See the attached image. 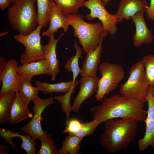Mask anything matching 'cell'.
<instances>
[{"mask_svg":"<svg viewBox=\"0 0 154 154\" xmlns=\"http://www.w3.org/2000/svg\"><path fill=\"white\" fill-rule=\"evenodd\" d=\"M100 104L91 108L93 119L101 123L110 119L132 118L140 122H145L147 110L144 109L145 102L127 98L118 94L109 98L105 96Z\"/></svg>","mask_w":154,"mask_h":154,"instance_id":"6da1fadb","label":"cell"},{"mask_svg":"<svg viewBox=\"0 0 154 154\" xmlns=\"http://www.w3.org/2000/svg\"><path fill=\"white\" fill-rule=\"evenodd\" d=\"M137 120L132 118L110 119L105 121V128L100 142L108 152L114 153L127 148L137 133Z\"/></svg>","mask_w":154,"mask_h":154,"instance_id":"7a4b0ae2","label":"cell"},{"mask_svg":"<svg viewBox=\"0 0 154 154\" xmlns=\"http://www.w3.org/2000/svg\"><path fill=\"white\" fill-rule=\"evenodd\" d=\"M70 25L74 29V36L78 39L82 49L86 54L96 49L108 33L102 23H89L84 20L81 14H70L67 15Z\"/></svg>","mask_w":154,"mask_h":154,"instance_id":"3957f363","label":"cell"},{"mask_svg":"<svg viewBox=\"0 0 154 154\" xmlns=\"http://www.w3.org/2000/svg\"><path fill=\"white\" fill-rule=\"evenodd\" d=\"M36 0H15L9 7L7 17L11 28L23 35L35 30L39 24Z\"/></svg>","mask_w":154,"mask_h":154,"instance_id":"277c9868","label":"cell"},{"mask_svg":"<svg viewBox=\"0 0 154 154\" xmlns=\"http://www.w3.org/2000/svg\"><path fill=\"white\" fill-rule=\"evenodd\" d=\"M127 80L119 87L121 95L131 99L146 102L149 85L142 60L133 64Z\"/></svg>","mask_w":154,"mask_h":154,"instance_id":"5b68a950","label":"cell"},{"mask_svg":"<svg viewBox=\"0 0 154 154\" xmlns=\"http://www.w3.org/2000/svg\"><path fill=\"white\" fill-rule=\"evenodd\" d=\"M98 69L101 76L95 98L96 101H102L105 95L113 91L123 79L125 72L121 65L106 62L100 64Z\"/></svg>","mask_w":154,"mask_h":154,"instance_id":"8992f818","label":"cell"},{"mask_svg":"<svg viewBox=\"0 0 154 154\" xmlns=\"http://www.w3.org/2000/svg\"><path fill=\"white\" fill-rule=\"evenodd\" d=\"M42 27V25L38 24L35 30L28 34L23 35L19 33L14 36L15 40L25 48L21 56L22 64L45 58L40 35Z\"/></svg>","mask_w":154,"mask_h":154,"instance_id":"52a82bcc","label":"cell"},{"mask_svg":"<svg viewBox=\"0 0 154 154\" xmlns=\"http://www.w3.org/2000/svg\"><path fill=\"white\" fill-rule=\"evenodd\" d=\"M54 99L52 97L44 99L38 97L33 100L34 115L30 121L21 127L20 130L29 134L35 140L46 134V131H43L41 127V121L43 119L41 115L46 108L54 103Z\"/></svg>","mask_w":154,"mask_h":154,"instance_id":"ba28073f","label":"cell"},{"mask_svg":"<svg viewBox=\"0 0 154 154\" xmlns=\"http://www.w3.org/2000/svg\"><path fill=\"white\" fill-rule=\"evenodd\" d=\"M84 5L90 10L86 17L88 20L96 18L101 22L104 29L112 35H115L117 30V21L115 15L109 13L100 0H88L84 2Z\"/></svg>","mask_w":154,"mask_h":154,"instance_id":"9c48e42d","label":"cell"},{"mask_svg":"<svg viewBox=\"0 0 154 154\" xmlns=\"http://www.w3.org/2000/svg\"><path fill=\"white\" fill-rule=\"evenodd\" d=\"M18 63L13 58L7 61L0 67V82L2 85L0 96L10 91L18 92V86L21 76L18 72Z\"/></svg>","mask_w":154,"mask_h":154,"instance_id":"30bf717a","label":"cell"},{"mask_svg":"<svg viewBox=\"0 0 154 154\" xmlns=\"http://www.w3.org/2000/svg\"><path fill=\"white\" fill-rule=\"evenodd\" d=\"M148 105L147 114L145 122L146 128L143 136L138 141V147L140 151L145 150L149 146L154 149V100L149 86L146 98Z\"/></svg>","mask_w":154,"mask_h":154,"instance_id":"8fae6325","label":"cell"},{"mask_svg":"<svg viewBox=\"0 0 154 154\" xmlns=\"http://www.w3.org/2000/svg\"><path fill=\"white\" fill-rule=\"evenodd\" d=\"M99 77L96 75L91 77H82L80 80L79 90L72 106V110L78 112L82 103L96 93L98 89Z\"/></svg>","mask_w":154,"mask_h":154,"instance_id":"7c38bea8","label":"cell"},{"mask_svg":"<svg viewBox=\"0 0 154 154\" xmlns=\"http://www.w3.org/2000/svg\"><path fill=\"white\" fill-rule=\"evenodd\" d=\"M48 20L49 26L47 29L42 32V35L43 36L49 37L52 34L56 33L60 28H62L64 32L68 31L70 25L69 19L67 16L57 7L55 3L51 1Z\"/></svg>","mask_w":154,"mask_h":154,"instance_id":"4fadbf2b","label":"cell"},{"mask_svg":"<svg viewBox=\"0 0 154 154\" xmlns=\"http://www.w3.org/2000/svg\"><path fill=\"white\" fill-rule=\"evenodd\" d=\"M144 11L138 12L131 17L135 27V33L133 37V44L137 47L148 44L153 41L154 36L147 27L144 19Z\"/></svg>","mask_w":154,"mask_h":154,"instance_id":"5bb4252c","label":"cell"},{"mask_svg":"<svg viewBox=\"0 0 154 154\" xmlns=\"http://www.w3.org/2000/svg\"><path fill=\"white\" fill-rule=\"evenodd\" d=\"M148 7L147 0H120L115 15L117 22H121L124 19H131L138 12H145Z\"/></svg>","mask_w":154,"mask_h":154,"instance_id":"9a60e30c","label":"cell"},{"mask_svg":"<svg viewBox=\"0 0 154 154\" xmlns=\"http://www.w3.org/2000/svg\"><path fill=\"white\" fill-rule=\"evenodd\" d=\"M54 34L49 37V39L47 44L42 45L45 59L47 63L52 81L55 80L59 72L60 64L57 57L56 48L57 43L64 33H62L56 39L55 38Z\"/></svg>","mask_w":154,"mask_h":154,"instance_id":"2e32d148","label":"cell"},{"mask_svg":"<svg viewBox=\"0 0 154 154\" xmlns=\"http://www.w3.org/2000/svg\"><path fill=\"white\" fill-rule=\"evenodd\" d=\"M29 104L21 93L16 92L9 121L11 124H16L28 118L32 117L33 115L28 109Z\"/></svg>","mask_w":154,"mask_h":154,"instance_id":"e0dca14e","label":"cell"},{"mask_svg":"<svg viewBox=\"0 0 154 154\" xmlns=\"http://www.w3.org/2000/svg\"><path fill=\"white\" fill-rule=\"evenodd\" d=\"M102 43H100L95 50L86 54L80 74L82 77H91L96 76L98 69L102 51Z\"/></svg>","mask_w":154,"mask_h":154,"instance_id":"ac0fdd59","label":"cell"},{"mask_svg":"<svg viewBox=\"0 0 154 154\" xmlns=\"http://www.w3.org/2000/svg\"><path fill=\"white\" fill-rule=\"evenodd\" d=\"M17 71L22 77L32 78L35 76L43 74L50 75L47 63L45 58L22 64L18 66Z\"/></svg>","mask_w":154,"mask_h":154,"instance_id":"d6986e66","label":"cell"},{"mask_svg":"<svg viewBox=\"0 0 154 154\" xmlns=\"http://www.w3.org/2000/svg\"><path fill=\"white\" fill-rule=\"evenodd\" d=\"M35 83L39 91L44 94H51L54 93L62 92L66 93L72 88H74L78 85L77 80L63 81L55 84H50L35 80Z\"/></svg>","mask_w":154,"mask_h":154,"instance_id":"ffe728a7","label":"cell"},{"mask_svg":"<svg viewBox=\"0 0 154 154\" xmlns=\"http://www.w3.org/2000/svg\"><path fill=\"white\" fill-rule=\"evenodd\" d=\"M16 92L10 91L0 96V123L9 121Z\"/></svg>","mask_w":154,"mask_h":154,"instance_id":"44dd1931","label":"cell"},{"mask_svg":"<svg viewBox=\"0 0 154 154\" xmlns=\"http://www.w3.org/2000/svg\"><path fill=\"white\" fill-rule=\"evenodd\" d=\"M32 78L21 77L18 86V92L24 96L29 103L38 97L39 91L37 87L32 85Z\"/></svg>","mask_w":154,"mask_h":154,"instance_id":"7402d4cb","label":"cell"},{"mask_svg":"<svg viewBox=\"0 0 154 154\" xmlns=\"http://www.w3.org/2000/svg\"><path fill=\"white\" fill-rule=\"evenodd\" d=\"M62 141L59 154H78L80 148V143L83 138L72 133H68Z\"/></svg>","mask_w":154,"mask_h":154,"instance_id":"603a6c76","label":"cell"},{"mask_svg":"<svg viewBox=\"0 0 154 154\" xmlns=\"http://www.w3.org/2000/svg\"><path fill=\"white\" fill-rule=\"evenodd\" d=\"M66 15L77 13L80 8L84 6L85 0H50Z\"/></svg>","mask_w":154,"mask_h":154,"instance_id":"cb8c5ba5","label":"cell"},{"mask_svg":"<svg viewBox=\"0 0 154 154\" xmlns=\"http://www.w3.org/2000/svg\"><path fill=\"white\" fill-rule=\"evenodd\" d=\"M73 47L76 50V54L71 56L68 60L64 65V67L67 71L72 73V80L75 81L76 80L77 77L80 74V68L79 67L78 61L79 59L82 58L83 50L82 48L78 45L76 42L74 44Z\"/></svg>","mask_w":154,"mask_h":154,"instance_id":"d4e9b609","label":"cell"},{"mask_svg":"<svg viewBox=\"0 0 154 154\" xmlns=\"http://www.w3.org/2000/svg\"><path fill=\"white\" fill-rule=\"evenodd\" d=\"M41 143L39 149L36 151L37 154H59L58 150L55 145L51 136L47 134L38 138Z\"/></svg>","mask_w":154,"mask_h":154,"instance_id":"484cf974","label":"cell"},{"mask_svg":"<svg viewBox=\"0 0 154 154\" xmlns=\"http://www.w3.org/2000/svg\"><path fill=\"white\" fill-rule=\"evenodd\" d=\"M38 23L43 27L49 23L48 16L50 8V0H36Z\"/></svg>","mask_w":154,"mask_h":154,"instance_id":"4316f807","label":"cell"},{"mask_svg":"<svg viewBox=\"0 0 154 154\" xmlns=\"http://www.w3.org/2000/svg\"><path fill=\"white\" fill-rule=\"evenodd\" d=\"M74 89L72 88L63 95L55 96L54 99L57 100L61 104L62 112L66 115V123L68 122L71 111L72 110V106L71 105V95L74 92Z\"/></svg>","mask_w":154,"mask_h":154,"instance_id":"83f0119b","label":"cell"},{"mask_svg":"<svg viewBox=\"0 0 154 154\" xmlns=\"http://www.w3.org/2000/svg\"><path fill=\"white\" fill-rule=\"evenodd\" d=\"M146 77L150 86L154 84V55L149 54L144 56L142 59Z\"/></svg>","mask_w":154,"mask_h":154,"instance_id":"f1b7e54d","label":"cell"},{"mask_svg":"<svg viewBox=\"0 0 154 154\" xmlns=\"http://www.w3.org/2000/svg\"><path fill=\"white\" fill-rule=\"evenodd\" d=\"M100 124V121L95 119L90 122L82 123L81 128L76 132L72 134L82 138L92 135Z\"/></svg>","mask_w":154,"mask_h":154,"instance_id":"f546056e","label":"cell"},{"mask_svg":"<svg viewBox=\"0 0 154 154\" xmlns=\"http://www.w3.org/2000/svg\"><path fill=\"white\" fill-rule=\"evenodd\" d=\"M18 137L22 140L20 147L23 148L27 154H35L36 151L35 147V140L28 134L25 135L19 134Z\"/></svg>","mask_w":154,"mask_h":154,"instance_id":"4dcf8cb0","label":"cell"},{"mask_svg":"<svg viewBox=\"0 0 154 154\" xmlns=\"http://www.w3.org/2000/svg\"><path fill=\"white\" fill-rule=\"evenodd\" d=\"M19 134V132H14L10 130L0 129V137L4 139L17 152H18L17 148L13 142V139L14 137H18Z\"/></svg>","mask_w":154,"mask_h":154,"instance_id":"1f68e13d","label":"cell"},{"mask_svg":"<svg viewBox=\"0 0 154 154\" xmlns=\"http://www.w3.org/2000/svg\"><path fill=\"white\" fill-rule=\"evenodd\" d=\"M66 124V125L63 131V133H74L78 130L82 126V123L75 118L69 119Z\"/></svg>","mask_w":154,"mask_h":154,"instance_id":"d6a6232c","label":"cell"},{"mask_svg":"<svg viewBox=\"0 0 154 154\" xmlns=\"http://www.w3.org/2000/svg\"><path fill=\"white\" fill-rule=\"evenodd\" d=\"M150 5L145 11L147 18L152 21L154 20V0H150Z\"/></svg>","mask_w":154,"mask_h":154,"instance_id":"836d02e7","label":"cell"},{"mask_svg":"<svg viewBox=\"0 0 154 154\" xmlns=\"http://www.w3.org/2000/svg\"><path fill=\"white\" fill-rule=\"evenodd\" d=\"M11 0H0V8L4 10L10 5Z\"/></svg>","mask_w":154,"mask_h":154,"instance_id":"e575fe53","label":"cell"},{"mask_svg":"<svg viewBox=\"0 0 154 154\" xmlns=\"http://www.w3.org/2000/svg\"><path fill=\"white\" fill-rule=\"evenodd\" d=\"M0 154H9L8 148L5 144L2 143L0 145Z\"/></svg>","mask_w":154,"mask_h":154,"instance_id":"d590c367","label":"cell"},{"mask_svg":"<svg viewBox=\"0 0 154 154\" xmlns=\"http://www.w3.org/2000/svg\"><path fill=\"white\" fill-rule=\"evenodd\" d=\"M150 86L151 87V94L154 100V84Z\"/></svg>","mask_w":154,"mask_h":154,"instance_id":"8d00e7d4","label":"cell"},{"mask_svg":"<svg viewBox=\"0 0 154 154\" xmlns=\"http://www.w3.org/2000/svg\"><path fill=\"white\" fill-rule=\"evenodd\" d=\"M103 4L105 6L110 0H100Z\"/></svg>","mask_w":154,"mask_h":154,"instance_id":"74e56055","label":"cell"},{"mask_svg":"<svg viewBox=\"0 0 154 154\" xmlns=\"http://www.w3.org/2000/svg\"><path fill=\"white\" fill-rule=\"evenodd\" d=\"M8 32H3L0 33V36H2L5 35H6L8 33Z\"/></svg>","mask_w":154,"mask_h":154,"instance_id":"f35d334b","label":"cell"},{"mask_svg":"<svg viewBox=\"0 0 154 154\" xmlns=\"http://www.w3.org/2000/svg\"><path fill=\"white\" fill-rule=\"evenodd\" d=\"M11 2L13 3H14V2L15 1V0H11Z\"/></svg>","mask_w":154,"mask_h":154,"instance_id":"ab89813d","label":"cell"}]
</instances>
